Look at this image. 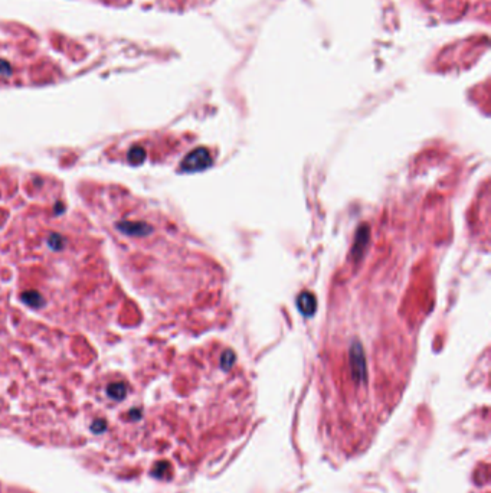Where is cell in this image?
<instances>
[{"label":"cell","instance_id":"2","mask_svg":"<svg viewBox=\"0 0 491 493\" xmlns=\"http://www.w3.org/2000/svg\"><path fill=\"white\" fill-rule=\"evenodd\" d=\"M352 370H353L354 375H359L360 378H363V375L366 372L363 352H362L360 345H357V343L352 348Z\"/></svg>","mask_w":491,"mask_h":493},{"label":"cell","instance_id":"1","mask_svg":"<svg viewBox=\"0 0 491 493\" xmlns=\"http://www.w3.org/2000/svg\"><path fill=\"white\" fill-rule=\"evenodd\" d=\"M211 163H212V157L206 149H196L184 159L182 166L187 172H196V170L206 169L208 166H211Z\"/></svg>","mask_w":491,"mask_h":493},{"label":"cell","instance_id":"3","mask_svg":"<svg viewBox=\"0 0 491 493\" xmlns=\"http://www.w3.org/2000/svg\"><path fill=\"white\" fill-rule=\"evenodd\" d=\"M297 305H298V308L303 314L306 316H311L314 314L315 308H317V302H315V297L311 294V293H307V291H303L298 299H297Z\"/></svg>","mask_w":491,"mask_h":493}]
</instances>
